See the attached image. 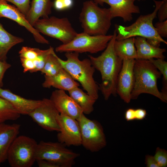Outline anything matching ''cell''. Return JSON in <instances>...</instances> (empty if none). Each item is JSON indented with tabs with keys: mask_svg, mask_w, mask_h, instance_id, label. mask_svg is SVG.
<instances>
[{
	"mask_svg": "<svg viewBox=\"0 0 167 167\" xmlns=\"http://www.w3.org/2000/svg\"><path fill=\"white\" fill-rule=\"evenodd\" d=\"M20 115L9 102L0 97V124L17 120Z\"/></svg>",
	"mask_w": 167,
	"mask_h": 167,
	"instance_id": "obj_25",
	"label": "cell"
},
{
	"mask_svg": "<svg viewBox=\"0 0 167 167\" xmlns=\"http://www.w3.org/2000/svg\"><path fill=\"white\" fill-rule=\"evenodd\" d=\"M134 72L135 83L131 99H137L141 94L147 93L167 102V94L160 92L157 86V80L161 74L149 60L135 59Z\"/></svg>",
	"mask_w": 167,
	"mask_h": 167,
	"instance_id": "obj_3",
	"label": "cell"
},
{
	"mask_svg": "<svg viewBox=\"0 0 167 167\" xmlns=\"http://www.w3.org/2000/svg\"><path fill=\"white\" fill-rule=\"evenodd\" d=\"M79 18L83 32L91 35H106L113 19L109 8L100 7L92 0L83 3Z\"/></svg>",
	"mask_w": 167,
	"mask_h": 167,
	"instance_id": "obj_5",
	"label": "cell"
},
{
	"mask_svg": "<svg viewBox=\"0 0 167 167\" xmlns=\"http://www.w3.org/2000/svg\"><path fill=\"white\" fill-rule=\"evenodd\" d=\"M134 40L135 37H131L115 40L114 44V51L122 60L124 59H136L137 53Z\"/></svg>",
	"mask_w": 167,
	"mask_h": 167,
	"instance_id": "obj_23",
	"label": "cell"
},
{
	"mask_svg": "<svg viewBox=\"0 0 167 167\" xmlns=\"http://www.w3.org/2000/svg\"><path fill=\"white\" fill-rule=\"evenodd\" d=\"M135 59H124L119 74L117 83L116 92L125 102L129 103L134 83V67Z\"/></svg>",
	"mask_w": 167,
	"mask_h": 167,
	"instance_id": "obj_13",
	"label": "cell"
},
{
	"mask_svg": "<svg viewBox=\"0 0 167 167\" xmlns=\"http://www.w3.org/2000/svg\"><path fill=\"white\" fill-rule=\"evenodd\" d=\"M38 143L25 135L18 136L9 149L7 160L11 167H31L36 161Z\"/></svg>",
	"mask_w": 167,
	"mask_h": 167,
	"instance_id": "obj_7",
	"label": "cell"
},
{
	"mask_svg": "<svg viewBox=\"0 0 167 167\" xmlns=\"http://www.w3.org/2000/svg\"><path fill=\"white\" fill-rule=\"evenodd\" d=\"M154 157L159 167L167 166V152L165 149L157 148Z\"/></svg>",
	"mask_w": 167,
	"mask_h": 167,
	"instance_id": "obj_30",
	"label": "cell"
},
{
	"mask_svg": "<svg viewBox=\"0 0 167 167\" xmlns=\"http://www.w3.org/2000/svg\"><path fill=\"white\" fill-rule=\"evenodd\" d=\"M22 38L15 36L7 32L0 23V60L6 61L7 55L15 45L23 42Z\"/></svg>",
	"mask_w": 167,
	"mask_h": 167,
	"instance_id": "obj_24",
	"label": "cell"
},
{
	"mask_svg": "<svg viewBox=\"0 0 167 167\" xmlns=\"http://www.w3.org/2000/svg\"><path fill=\"white\" fill-rule=\"evenodd\" d=\"M156 30L159 35L162 38L167 37V20L158 22L154 25Z\"/></svg>",
	"mask_w": 167,
	"mask_h": 167,
	"instance_id": "obj_33",
	"label": "cell"
},
{
	"mask_svg": "<svg viewBox=\"0 0 167 167\" xmlns=\"http://www.w3.org/2000/svg\"><path fill=\"white\" fill-rule=\"evenodd\" d=\"M153 1L155 3V8L152 13L140 15L134 23L129 26L115 25V30L117 34L116 40L140 36L145 38L149 44L154 46L159 47L161 43L167 44V42L159 35L153 24L163 0Z\"/></svg>",
	"mask_w": 167,
	"mask_h": 167,
	"instance_id": "obj_2",
	"label": "cell"
},
{
	"mask_svg": "<svg viewBox=\"0 0 167 167\" xmlns=\"http://www.w3.org/2000/svg\"><path fill=\"white\" fill-rule=\"evenodd\" d=\"M138 1H145L146 0H137Z\"/></svg>",
	"mask_w": 167,
	"mask_h": 167,
	"instance_id": "obj_41",
	"label": "cell"
},
{
	"mask_svg": "<svg viewBox=\"0 0 167 167\" xmlns=\"http://www.w3.org/2000/svg\"><path fill=\"white\" fill-rule=\"evenodd\" d=\"M40 49L23 46L19 52L20 58L34 60L37 57Z\"/></svg>",
	"mask_w": 167,
	"mask_h": 167,
	"instance_id": "obj_29",
	"label": "cell"
},
{
	"mask_svg": "<svg viewBox=\"0 0 167 167\" xmlns=\"http://www.w3.org/2000/svg\"><path fill=\"white\" fill-rule=\"evenodd\" d=\"M20 125L0 124V165L7 160L8 152L19 132Z\"/></svg>",
	"mask_w": 167,
	"mask_h": 167,
	"instance_id": "obj_18",
	"label": "cell"
},
{
	"mask_svg": "<svg viewBox=\"0 0 167 167\" xmlns=\"http://www.w3.org/2000/svg\"><path fill=\"white\" fill-rule=\"evenodd\" d=\"M60 114L78 120L83 113L81 108L64 90L53 91L49 98Z\"/></svg>",
	"mask_w": 167,
	"mask_h": 167,
	"instance_id": "obj_15",
	"label": "cell"
},
{
	"mask_svg": "<svg viewBox=\"0 0 167 167\" xmlns=\"http://www.w3.org/2000/svg\"><path fill=\"white\" fill-rule=\"evenodd\" d=\"M73 3V0H55L53 6L58 11H62L70 8Z\"/></svg>",
	"mask_w": 167,
	"mask_h": 167,
	"instance_id": "obj_32",
	"label": "cell"
},
{
	"mask_svg": "<svg viewBox=\"0 0 167 167\" xmlns=\"http://www.w3.org/2000/svg\"><path fill=\"white\" fill-rule=\"evenodd\" d=\"M79 153L67 148L59 142L41 141L38 143L36 161L44 160L54 163L59 167H71L75 163Z\"/></svg>",
	"mask_w": 167,
	"mask_h": 167,
	"instance_id": "obj_8",
	"label": "cell"
},
{
	"mask_svg": "<svg viewBox=\"0 0 167 167\" xmlns=\"http://www.w3.org/2000/svg\"><path fill=\"white\" fill-rule=\"evenodd\" d=\"M11 66V65L6 61L0 60V87L2 88L3 86V79L5 73Z\"/></svg>",
	"mask_w": 167,
	"mask_h": 167,
	"instance_id": "obj_36",
	"label": "cell"
},
{
	"mask_svg": "<svg viewBox=\"0 0 167 167\" xmlns=\"http://www.w3.org/2000/svg\"><path fill=\"white\" fill-rule=\"evenodd\" d=\"M134 41L137 53L136 59L149 60L154 58H165L163 54L166 51L165 48L152 46L145 38L142 37H135Z\"/></svg>",
	"mask_w": 167,
	"mask_h": 167,
	"instance_id": "obj_20",
	"label": "cell"
},
{
	"mask_svg": "<svg viewBox=\"0 0 167 167\" xmlns=\"http://www.w3.org/2000/svg\"><path fill=\"white\" fill-rule=\"evenodd\" d=\"M20 61L23 68V72L26 73L28 71L32 73L35 68V66L33 60L20 58Z\"/></svg>",
	"mask_w": 167,
	"mask_h": 167,
	"instance_id": "obj_35",
	"label": "cell"
},
{
	"mask_svg": "<svg viewBox=\"0 0 167 167\" xmlns=\"http://www.w3.org/2000/svg\"><path fill=\"white\" fill-rule=\"evenodd\" d=\"M0 97L9 102L20 114L27 115L40 106L42 100L27 99L0 87Z\"/></svg>",
	"mask_w": 167,
	"mask_h": 167,
	"instance_id": "obj_17",
	"label": "cell"
},
{
	"mask_svg": "<svg viewBox=\"0 0 167 167\" xmlns=\"http://www.w3.org/2000/svg\"><path fill=\"white\" fill-rule=\"evenodd\" d=\"M63 68L58 59V56L54 51L48 56L41 72L45 75L53 76L57 74Z\"/></svg>",
	"mask_w": 167,
	"mask_h": 167,
	"instance_id": "obj_26",
	"label": "cell"
},
{
	"mask_svg": "<svg viewBox=\"0 0 167 167\" xmlns=\"http://www.w3.org/2000/svg\"><path fill=\"white\" fill-rule=\"evenodd\" d=\"M79 54L75 52L65 53L66 58L63 60L58 57L62 68L75 81L79 82L87 93L96 100L99 97V86L93 78L95 69L89 58L81 60Z\"/></svg>",
	"mask_w": 167,
	"mask_h": 167,
	"instance_id": "obj_4",
	"label": "cell"
},
{
	"mask_svg": "<svg viewBox=\"0 0 167 167\" xmlns=\"http://www.w3.org/2000/svg\"><path fill=\"white\" fill-rule=\"evenodd\" d=\"M57 120L60 128L57 135L58 142L67 147L81 145V131L78 121L61 114L58 115Z\"/></svg>",
	"mask_w": 167,
	"mask_h": 167,
	"instance_id": "obj_12",
	"label": "cell"
},
{
	"mask_svg": "<svg viewBox=\"0 0 167 167\" xmlns=\"http://www.w3.org/2000/svg\"><path fill=\"white\" fill-rule=\"evenodd\" d=\"M37 162L39 167H59L57 164L44 160H37Z\"/></svg>",
	"mask_w": 167,
	"mask_h": 167,
	"instance_id": "obj_38",
	"label": "cell"
},
{
	"mask_svg": "<svg viewBox=\"0 0 167 167\" xmlns=\"http://www.w3.org/2000/svg\"><path fill=\"white\" fill-rule=\"evenodd\" d=\"M15 6L20 11L26 16L30 9V0H6Z\"/></svg>",
	"mask_w": 167,
	"mask_h": 167,
	"instance_id": "obj_31",
	"label": "cell"
},
{
	"mask_svg": "<svg viewBox=\"0 0 167 167\" xmlns=\"http://www.w3.org/2000/svg\"><path fill=\"white\" fill-rule=\"evenodd\" d=\"M54 51V48L51 46L45 50L40 49L37 57L33 60L35 68L32 73L41 71L44 67L48 56Z\"/></svg>",
	"mask_w": 167,
	"mask_h": 167,
	"instance_id": "obj_27",
	"label": "cell"
},
{
	"mask_svg": "<svg viewBox=\"0 0 167 167\" xmlns=\"http://www.w3.org/2000/svg\"><path fill=\"white\" fill-rule=\"evenodd\" d=\"M59 113L50 99H42L41 104L28 115L43 129L50 131H60L57 117Z\"/></svg>",
	"mask_w": 167,
	"mask_h": 167,
	"instance_id": "obj_11",
	"label": "cell"
},
{
	"mask_svg": "<svg viewBox=\"0 0 167 167\" xmlns=\"http://www.w3.org/2000/svg\"><path fill=\"white\" fill-rule=\"evenodd\" d=\"M125 117L127 121L135 120V109L132 108L128 109L125 112Z\"/></svg>",
	"mask_w": 167,
	"mask_h": 167,
	"instance_id": "obj_39",
	"label": "cell"
},
{
	"mask_svg": "<svg viewBox=\"0 0 167 167\" xmlns=\"http://www.w3.org/2000/svg\"><path fill=\"white\" fill-rule=\"evenodd\" d=\"M113 35H91L84 32L77 33L74 38L66 44L56 47L57 52H88L96 54L106 48Z\"/></svg>",
	"mask_w": 167,
	"mask_h": 167,
	"instance_id": "obj_6",
	"label": "cell"
},
{
	"mask_svg": "<svg viewBox=\"0 0 167 167\" xmlns=\"http://www.w3.org/2000/svg\"><path fill=\"white\" fill-rule=\"evenodd\" d=\"M45 78L42 84L44 88H49L53 87L58 89L68 92L79 86V84L63 68L54 75H45Z\"/></svg>",
	"mask_w": 167,
	"mask_h": 167,
	"instance_id": "obj_19",
	"label": "cell"
},
{
	"mask_svg": "<svg viewBox=\"0 0 167 167\" xmlns=\"http://www.w3.org/2000/svg\"><path fill=\"white\" fill-rule=\"evenodd\" d=\"M33 27L40 33L57 39L62 44L71 41L77 33L66 17L52 16L40 19Z\"/></svg>",
	"mask_w": 167,
	"mask_h": 167,
	"instance_id": "obj_9",
	"label": "cell"
},
{
	"mask_svg": "<svg viewBox=\"0 0 167 167\" xmlns=\"http://www.w3.org/2000/svg\"><path fill=\"white\" fill-rule=\"evenodd\" d=\"M53 3L51 0H32L29 11L26 18L33 26L35 22L41 17H49L51 13Z\"/></svg>",
	"mask_w": 167,
	"mask_h": 167,
	"instance_id": "obj_21",
	"label": "cell"
},
{
	"mask_svg": "<svg viewBox=\"0 0 167 167\" xmlns=\"http://www.w3.org/2000/svg\"><path fill=\"white\" fill-rule=\"evenodd\" d=\"M69 95L82 109L84 114L91 113L94 110V105L96 100L79 87L68 91Z\"/></svg>",
	"mask_w": 167,
	"mask_h": 167,
	"instance_id": "obj_22",
	"label": "cell"
},
{
	"mask_svg": "<svg viewBox=\"0 0 167 167\" xmlns=\"http://www.w3.org/2000/svg\"><path fill=\"white\" fill-rule=\"evenodd\" d=\"M145 162L147 167H159L154 156H146Z\"/></svg>",
	"mask_w": 167,
	"mask_h": 167,
	"instance_id": "obj_37",
	"label": "cell"
},
{
	"mask_svg": "<svg viewBox=\"0 0 167 167\" xmlns=\"http://www.w3.org/2000/svg\"><path fill=\"white\" fill-rule=\"evenodd\" d=\"M98 4L104 3L110 6L109 8L113 18L119 17L124 22H130L133 19V14H139V7L135 4L136 0H93Z\"/></svg>",
	"mask_w": 167,
	"mask_h": 167,
	"instance_id": "obj_16",
	"label": "cell"
},
{
	"mask_svg": "<svg viewBox=\"0 0 167 167\" xmlns=\"http://www.w3.org/2000/svg\"><path fill=\"white\" fill-rule=\"evenodd\" d=\"M77 121L80 129L81 145L85 149L91 152H96L106 146L103 128L99 122L88 118L84 113Z\"/></svg>",
	"mask_w": 167,
	"mask_h": 167,
	"instance_id": "obj_10",
	"label": "cell"
},
{
	"mask_svg": "<svg viewBox=\"0 0 167 167\" xmlns=\"http://www.w3.org/2000/svg\"><path fill=\"white\" fill-rule=\"evenodd\" d=\"M159 22L164 21L167 19V0H163V2L158 9L157 15Z\"/></svg>",
	"mask_w": 167,
	"mask_h": 167,
	"instance_id": "obj_34",
	"label": "cell"
},
{
	"mask_svg": "<svg viewBox=\"0 0 167 167\" xmlns=\"http://www.w3.org/2000/svg\"><path fill=\"white\" fill-rule=\"evenodd\" d=\"M117 34L114 30L112 39L100 55H88L92 64L101 75L99 90L105 100H108L111 95L116 96L117 79L122 66L123 60L116 54L114 49Z\"/></svg>",
	"mask_w": 167,
	"mask_h": 167,
	"instance_id": "obj_1",
	"label": "cell"
},
{
	"mask_svg": "<svg viewBox=\"0 0 167 167\" xmlns=\"http://www.w3.org/2000/svg\"><path fill=\"white\" fill-rule=\"evenodd\" d=\"M147 113L146 111L142 109H135V120H141L146 117Z\"/></svg>",
	"mask_w": 167,
	"mask_h": 167,
	"instance_id": "obj_40",
	"label": "cell"
},
{
	"mask_svg": "<svg viewBox=\"0 0 167 167\" xmlns=\"http://www.w3.org/2000/svg\"><path fill=\"white\" fill-rule=\"evenodd\" d=\"M160 72L163 76L164 89L162 92L167 94V62L162 58H151L149 60Z\"/></svg>",
	"mask_w": 167,
	"mask_h": 167,
	"instance_id": "obj_28",
	"label": "cell"
},
{
	"mask_svg": "<svg viewBox=\"0 0 167 167\" xmlns=\"http://www.w3.org/2000/svg\"><path fill=\"white\" fill-rule=\"evenodd\" d=\"M6 18L16 22L24 27L32 33L37 42L48 44V40L31 25L27 20L26 16L16 7L7 3L6 0H0V18Z\"/></svg>",
	"mask_w": 167,
	"mask_h": 167,
	"instance_id": "obj_14",
	"label": "cell"
}]
</instances>
